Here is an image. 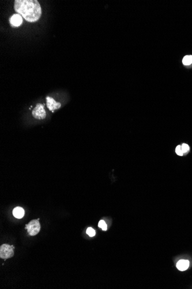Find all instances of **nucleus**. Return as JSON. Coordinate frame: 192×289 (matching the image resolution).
I'll return each instance as SVG.
<instances>
[{
  "label": "nucleus",
  "instance_id": "f257e3e1",
  "mask_svg": "<svg viewBox=\"0 0 192 289\" xmlns=\"http://www.w3.org/2000/svg\"><path fill=\"white\" fill-rule=\"evenodd\" d=\"M14 9L25 20L30 23L39 20L42 13L41 8L37 0H16Z\"/></svg>",
  "mask_w": 192,
  "mask_h": 289
},
{
  "label": "nucleus",
  "instance_id": "f03ea898",
  "mask_svg": "<svg viewBox=\"0 0 192 289\" xmlns=\"http://www.w3.org/2000/svg\"><path fill=\"white\" fill-rule=\"evenodd\" d=\"M25 229H27L28 233L31 236L37 235L40 230V225L37 220L31 221L27 225H26Z\"/></svg>",
  "mask_w": 192,
  "mask_h": 289
},
{
  "label": "nucleus",
  "instance_id": "7ed1b4c3",
  "mask_svg": "<svg viewBox=\"0 0 192 289\" xmlns=\"http://www.w3.org/2000/svg\"><path fill=\"white\" fill-rule=\"evenodd\" d=\"M13 246H10L7 244H3L0 248V258L3 259H9L14 255Z\"/></svg>",
  "mask_w": 192,
  "mask_h": 289
},
{
  "label": "nucleus",
  "instance_id": "20e7f679",
  "mask_svg": "<svg viewBox=\"0 0 192 289\" xmlns=\"http://www.w3.org/2000/svg\"><path fill=\"white\" fill-rule=\"evenodd\" d=\"M33 117L38 120H42L45 118L46 113L44 108V105L37 104L32 112Z\"/></svg>",
  "mask_w": 192,
  "mask_h": 289
},
{
  "label": "nucleus",
  "instance_id": "39448f33",
  "mask_svg": "<svg viewBox=\"0 0 192 289\" xmlns=\"http://www.w3.org/2000/svg\"><path fill=\"white\" fill-rule=\"evenodd\" d=\"M46 100H47V107L50 111H53L55 110L59 109L61 106L60 103L56 102L52 98L47 96L46 98Z\"/></svg>",
  "mask_w": 192,
  "mask_h": 289
},
{
  "label": "nucleus",
  "instance_id": "423d86ee",
  "mask_svg": "<svg viewBox=\"0 0 192 289\" xmlns=\"http://www.w3.org/2000/svg\"><path fill=\"white\" fill-rule=\"evenodd\" d=\"M22 16L19 14H14L10 18V23L13 27L20 26L22 23Z\"/></svg>",
  "mask_w": 192,
  "mask_h": 289
},
{
  "label": "nucleus",
  "instance_id": "0eeeda50",
  "mask_svg": "<svg viewBox=\"0 0 192 289\" xmlns=\"http://www.w3.org/2000/svg\"><path fill=\"white\" fill-rule=\"evenodd\" d=\"M189 266V262L187 260H181L177 264V269L180 271H185Z\"/></svg>",
  "mask_w": 192,
  "mask_h": 289
},
{
  "label": "nucleus",
  "instance_id": "6e6552de",
  "mask_svg": "<svg viewBox=\"0 0 192 289\" xmlns=\"http://www.w3.org/2000/svg\"><path fill=\"white\" fill-rule=\"evenodd\" d=\"M13 215L16 218L21 219L24 215V210L21 207H16L13 211Z\"/></svg>",
  "mask_w": 192,
  "mask_h": 289
},
{
  "label": "nucleus",
  "instance_id": "1a4fd4ad",
  "mask_svg": "<svg viewBox=\"0 0 192 289\" xmlns=\"http://www.w3.org/2000/svg\"><path fill=\"white\" fill-rule=\"evenodd\" d=\"M183 64L185 65H190L192 64V55H187L184 57L183 60Z\"/></svg>",
  "mask_w": 192,
  "mask_h": 289
},
{
  "label": "nucleus",
  "instance_id": "9d476101",
  "mask_svg": "<svg viewBox=\"0 0 192 289\" xmlns=\"http://www.w3.org/2000/svg\"><path fill=\"white\" fill-rule=\"evenodd\" d=\"M98 227L101 228L102 230L104 231H106L107 230V225L105 222L103 220H101L99 222Z\"/></svg>",
  "mask_w": 192,
  "mask_h": 289
},
{
  "label": "nucleus",
  "instance_id": "9b49d317",
  "mask_svg": "<svg viewBox=\"0 0 192 289\" xmlns=\"http://www.w3.org/2000/svg\"><path fill=\"white\" fill-rule=\"evenodd\" d=\"M86 234L90 237H94L96 235V231L92 228H89L86 230Z\"/></svg>",
  "mask_w": 192,
  "mask_h": 289
},
{
  "label": "nucleus",
  "instance_id": "f8f14e48",
  "mask_svg": "<svg viewBox=\"0 0 192 289\" xmlns=\"http://www.w3.org/2000/svg\"><path fill=\"white\" fill-rule=\"evenodd\" d=\"M181 150H182L184 154L187 153L189 151V147L187 144H183L181 146Z\"/></svg>",
  "mask_w": 192,
  "mask_h": 289
},
{
  "label": "nucleus",
  "instance_id": "ddd939ff",
  "mask_svg": "<svg viewBox=\"0 0 192 289\" xmlns=\"http://www.w3.org/2000/svg\"><path fill=\"white\" fill-rule=\"evenodd\" d=\"M176 152L179 156H183L184 153L181 150V146L178 145L176 148Z\"/></svg>",
  "mask_w": 192,
  "mask_h": 289
}]
</instances>
